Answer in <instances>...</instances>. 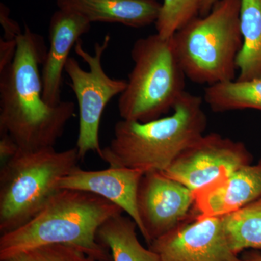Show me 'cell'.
<instances>
[{
  "instance_id": "6da1fadb",
  "label": "cell",
  "mask_w": 261,
  "mask_h": 261,
  "mask_svg": "<svg viewBox=\"0 0 261 261\" xmlns=\"http://www.w3.org/2000/svg\"><path fill=\"white\" fill-rule=\"evenodd\" d=\"M17 42L14 60L0 72V133L24 152L54 147L75 115V104L51 106L43 99L39 66L47 53L43 38L25 25Z\"/></svg>"
},
{
  "instance_id": "3957f363",
  "label": "cell",
  "mask_w": 261,
  "mask_h": 261,
  "mask_svg": "<svg viewBox=\"0 0 261 261\" xmlns=\"http://www.w3.org/2000/svg\"><path fill=\"white\" fill-rule=\"evenodd\" d=\"M203 98L185 92L171 116L153 121L122 119L114 136L99 157L109 166L164 171L180 154L200 137L207 126Z\"/></svg>"
},
{
  "instance_id": "5bb4252c",
  "label": "cell",
  "mask_w": 261,
  "mask_h": 261,
  "mask_svg": "<svg viewBox=\"0 0 261 261\" xmlns=\"http://www.w3.org/2000/svg\"><path fill=\"white\" fill-rule=\"evenodd\" d=\"M57 5L91 23H121L136 29L155 23L161 8L157 0H57Z\"/></svg>"
},
{
  "instance_id": "ba28073f",
  "label": "cell",
  "mask_w": 261,
  "mask_h": 261,
  "mask_svg": "<svg viewBox=\"0 0 261 261\" xmlns=\"http://www.w3.org/2000/svg\"><path fill=\"white\" fill-rule=\"evenodd\" d=\"M252 161V154L243 142L210 133L185 149L163 172L195 192Z\"/></svg>"
},
{
  "instance_id": "d4e9b609",
  "label": "cell",
  "mask_w": 261,
  "mask_h": 261,
  "mask_svg": "<svg viewBox=\"0 0 261 261\" xmlns=\"http://www.w3.org/2000/svg\"><path fill=\"white\" fill-rule=\"evenodd\" d=\"M243 258L245 261H261V254L259 252H248Z\"/></svg>"
},
{
  "instance_id": "9a60e30c",
  "label": "cell",
  "mask_w": 261,
  "mask_h": 261,
  "mask_svg": "<svg viewBox=\"0 0 261 261\" xmlns=\"http://www.w3.org/2000/svg\"><path fill=\"white\" fill-rule=\"evenodd\" d=\"M137 228L129 216L117 215L101 225L97 240L111 252L113 261H162L156 252L140 243Z\"/></svg>"
},
{
  "instance_id": "cb8c5ba5",
  "label": "cell",
  "mask_w": 261,
  "mask_h": 261,
  "mask_svg": "<svg viewBox=\"0 0 261 261\" xmlns=\"http://www.w3.org/2000/svg\"><path fill=\"white\" fill-rule=\"evenodd\" d=\"M219 0H202L200 8V15L199 16H205L210 13L213 7Z\"/></svg>"
},
{
  "instance_id": "7402d4cb",
  "label": "cell",
  "mask_w": 261,
  "mask_h": 261,
  "mask_svg": "<svg viewBox=\"0 0 261 261\" xmlns=\"http://www.w3.org/2000/svg\"><path fill=\"white\" fill-rule=\"evenodd\" d=\"M18 42L17 39L0 40V72L8 68L14 60Z\"/></svg>"
},
{
  "instance_id": "44dd1931",
  "label": "cell",
  "mask_w": 261,
  "mask_h": 261,
  "mask_svg": "<svg viewBox=\"0 0 261 261\" xmlns=\"http://www.w3.org/2000/svg\"><path fill=\"white\" fill-rule=\"evenodd\" d=\"M0 20H1L3 30H4L3 39H8V40L17 39L19 36L23 33L20 30L18 24L10 18L8 9L3 5H1Z\"/></svg>"
},
{
  "instance_id": "2e32d148",
  "label": "cell",
  "mask_w": 261,
  "mask_h": 261,
  "mask_svg": "<svg viewBox=\"0 0 261 261\" xmlns=\"http://www.w3.org/2000/svg\"><path fill=\"white\" fill-rule=\"evenodd\" d=\"M240 25L243 44L237 58L236 80L261 78V0H241Z\"/></svg>"
},
{
  "instance_id": "9c48e42d",
  "label": "cell",
  "mask_w": 261,
  "mask_h": 261,
  "mask_svg": "<svg viewBox=\"0 0 261 261\" xmlns=\"http://www.w3.org/2000/svg\"><path fill=\"white\" fill-rule=\"evenodd\" d=\"M194 203V192L163 171L144 173L137 190V206L140 232L146 243L150 245L190 219Z\"/></svg>"
},
{
  "instance_id": "7c38bea8",
  "label": "cell",
  "mask_w": 261,
  "mask_h": 261,
  "mask_svg": "<svg viewBox=\"0 0 261 261\" xmlns=\"http://www.w3.org/2000/svg\"><path fill=\"white\" fill-rule=\"evenodd\" d=\"M91 23L82 15L59 9L51 16L49 27V47L43 62L42 97L49 106L62 102L63 73L72 48L90 29Z\"/></svg>"
},
{
  "instance_id": "8fae6325",
  "label": "cell",
  "mask_w": 261,
  "mask_h": 261,
  "mask_svg": "<svg viewBox=\"0 0 261 261\" xmlns=\"http://www.w3.org/2000/svg\"><path fill=\"white\" fill-rule=\"evenodd\" d=\"M144 173L140 170L124 167L109 166L101 171H86L76 166L60 180L58 187L59 190L91 192L116 204L135 221L140 231L137 194Z\"/></svg>"
},
{
  "instance_id": "ac0fdd59",
  "label": "cell",
  "mask_w": 261,
  "mask_h": 261,
  "mask_svg": "<svg viewBox=\"0 0 261 261\" xmlns=\"http://www.w3.org/2000/svg\"><path fill=\"white\" fill-rule=\"evenodd\" d=\"M228 244L235 253L261 249V198L221 216Z\"/></svg>"
},
{
  "instance_id": "e0dca14e",
  "label": "cell",
  "mask_w": 261,
  "mask_h": 261,
  "mask_svg": "<svg viewBox=\"0 0 261 261\" xmlns=\"http://www.w3.org/2000/svg\"><path fill=\"white\" fill-rule=\"evenodd\" d=\"M203 100L216 113L244 109L261 111V78L234 80L207 86Z\"/></svg>"
},
{
  "instance_id": "30bf717a",
  "label": "cell",
  "mask_w": 261,
  "mask_h": 261,
  "mask_svg": "<svg viewBox=\"0 0 261 261\" xmlns=\"http://www.w3.org/2000/svg\"><path fill=\"white\" fill-rule=\"evenodd\" d=\"M149 248L162 261H245L231 250L221 217L193 213Z\"/></svg>"
},
{
  "instance_id": "5b68a950",
  "label": "cell",
  "mask_w": 261,
  "mask_h": 261,
  "mask_svg": "<svg viewBox=\"0 0 261 261\" xmlns=\"http://www.w3.org/2000/svg\"><path fill=\"white\" fill-rule=\"evenodd\" d=\"M130 56L133 69L118 101L122 119L148 122L173 109L185 91L186 75L173 38L159 34L137 39Z\"/></svg>"
},
{
  "instance_id": "52a82bcc",
  "label": "cell",
  "mask_w": 261,
  "mask_h": 261,
  "mask_svg": "<svg viewBox=\"0 0 261 261\" xmlns=\"http://www.w3.org/2000/svg\"><path fill=\"white\" fill-rule=\"evenodd\" d=\"M111 36L105 37L102 42L94 44V55L82 47L81 39L75 44V53L89 66L84 70L73 58H68L65 72L70 80L80 111V125L76 142L80 159L89 152L99 155L102 149L99 144V129L103 111L113 97L121 94L126 88L127 80L111 78L102 66V56L109 47Z\"/></svg>"
},
{
  "instance_id": "603a6c76",
  "label": "cell",
  "mask_w": 261,
  "mask_h": 261,
  "mask_svg": "<svg viewBox=\"0 0 261 261\" xmlns=\"http://www.w3.org/2000/svg\"><path fill=\"white\" fill-rule=\"evenodd\" d=\"M19 151L15 141L6 134H1L0 139V159L2 164L12 159Z\"/></svg>"
},
{
  "instance_id": "4fadbf2b",
  "label": "cell",
  "mask_w": 261,
  "mask_h": 261,
  "mask_svg": "<svg viewBox=\"0 0 261 261\" xmlns=\"http://www.w3.org/2000/svg\"><path fill=\"white\" fill-rule=\"evenodd\" d=\"M192 213L221 216L261 198V161L238 168L226 177L194 192Z\"/></svg>"
},
{
  "instance_id": "277c9868",
  "label": "cell",
  "mask_w": 261,
  "mask_h": 261,
  "mask_svg": "<svg viewBox=\"0 0 261 261\" xmlns=\"http://www.w3.org/2000/svg\"><path fill=\"white\" fill-rule=\"evenodd\" d=\"M241 0H219L207 15L198 16L173 36L186 77L207 86L236 80V62L243 47Z\"/></svg>"
},
{
  "instance_id": "d6986e66",
  "label": "cell",
  "mask_w": 261,
  "mask_h": 261,
  "mask_svg": "<svg viewBox=\"0 0 261 261\" xmlns=\"http://www.w3.org/2000/svg\"><path fill=\"white\" fill-rule=\"evenodd\" d=\"M202 0H163L155 22L157 34L163 39L172 37L182 27L200 15Z\"/></svg>"
},
{
  "instance_id": "8992f818",
  "label": "cell",
  "mask_w": 261,
  "mask_h": 261,
  "mask_svg": "<svg viewBox=\"0 0 261 261\" xmlns=\"http://www.w3.org/2000/svg\"><path fill=\"white\" fill-rule=\"evenodd\" d=\"M76 147L24 152L2 164L0 169V233L29 222L59 190L58 182L76 167Z\"/></svg>"
},
{
  "instance_id": "7a4b0ae2",
  "label": "cell",
  "mask_w": 261,
  "mask_h": 261,
  "mask_svg": "<svg viewBox=\"0 0 261 261\" xmlns=\"http://www.w3.org/2000/svg\"><path fill=\"white\" fill-rule=\"evenodd\" d=\"M116 204L82 190H59L42 210L21 227L1 234L0 260L44 245L75 247L96 261H113L97 231L110 218L123 214Z\"/></svg>"
},
{
  "instance_id": "484cf974",
  "label": "cell",
  "mask_w": 261,
  "mask_h": 261,
  "mask_svg": "<svg viewBox=\"0 0 261 261\" xmlns=\"http://www.w3.org/2000/svg\"><path fill=\"white\" fill-rule=\"evenodd\" d=\"M260 161H261V159L260 160Z\"/></svg>"
},
{
  "instance_id": "ffe728a7",
  "label": "cell",
  "mask_w": 261,
  "mask_h": 261,
  "mask_svg": "<svg viewBox=\"0 0 261 261\" xmlns=\"http://www.w3.org/2000/svg\"><path fill=\"white\" fill-rule=\"evenodd\" d=\"M0 261L96 260L75 247L61 244H53L30 249Z\"/></svg>"
}]
</instances>
